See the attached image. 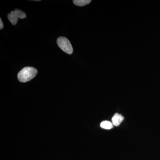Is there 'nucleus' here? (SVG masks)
<instances>
[{"instance_id": "nucleus-1", "label": "nucleus", "mask_w": 160, "mask_h": 160, "mask_svg": "<svg viewBox=\"0 0 160 160\" xmlns=\"http://www.w3.org/2000/svg\"><path fill=\"white\" fill-rule=\"evenodd\" d=\"M38 70L32 67L23 68L18 75V79L21 82H26L33 79L37 75Z\"/></svg>"}, {"instance_id": "nucleus-2", "label": "nucleus", "mask_w": 160, "mask_h": 160, "mask_svg": "<svg viewBox=\"0 0 160 160\" xmlns=\"http://www.w3.org/2000/svg\"><path fill=\"white\" fill-rule=\"evenodd\" d=\"M57 44L60 49L68 54H72L73 48L69 40L66 38L61 37L58 38Z\"/></svg>"}, {"instance_id": "nucleus-3", "label": "nucleus", "mask_w": 160, "mask_h": 160, "mask_svg": "<svg viewBox=\"0 0 160 160\" xmlns=\"http://www.w3.org/2000/svg\"><path fill=\"white\" fill-rule=\"evenodd\" d=\"M123 120H124V117L122 116L118 113H115L112 118V124L116 126H119Z\"/></svg>"}, {"instance_id": "nucleus-4", "label": "nucleus", "mask_w": 160, "mask_h": 160, "mask_svg": "<svg viewBox=\"0 0 160 160\" xmlns=\"http://www.w3.org/2000/svg\"><path fill=\"white\" fill-rule=\"evenodd\" d=\"M8 18L12 25H15L17 24L18 18V17L14 11H11L10 13L8 14Z\"/></svg>"}, {"instance_id": "nucleus-5", "label": "nucleus", "mask_w": 160, "mask_h": 160, "mask_svg": "<svg viewBox=\"0 0 160 160\" xmlns=\"http://www.w3.org/2000/svg\"><path fill=\"white\" fill-rule=\"evenodd\" d=\"M75 5L78 6H83L89 4L91 2L90 0H73Z\"/></svg>"}, {"instance_id": "nucleus-6", "label": "nucleus", "mask_w": 160, "mask_h": 160, "mask_svg": "<svg viewBox=\"0 0 160 160\" xmlns=\"http://www.w3.org/2000/svg\"><path fill=\"white\" fill-rule=\"evenodd\" d=\"M101 128L106 129H110L113 128L112 124L109 121H103L100 124Z\"/></svg>"}, {"instance_id": "nucleus-7", "label": "nucleus", "mask_w": 160, "mask_h": 160, "mask_svg": "<svg viewBox=\"0 0 160 160\" xmlns=\"http://www.w3.org/2000/svg\"><path fill=\"white\" fill-rule=\"evenodd\" d=\"M16 14L17 15L18 18L22 19L25 18L26 17V15L24 12L22 11V10L18 9H15L14 10Z\"/></svg>"}, {"instance_id": "nucleus-8", "label": "nucleus", "mask_w": 160, "mask_h": 160, "mask_svg": "<svg viewBox=\"0 0 160 160\" xmlns=\"http://www.w3.org/2000/svg\"><path fill=\"white\" fill-rule=\"evenodd\" d=\"M3 27H4V26H3L2 21V19L0 18V29H2Z\"/></svg>"}]
</instances>
